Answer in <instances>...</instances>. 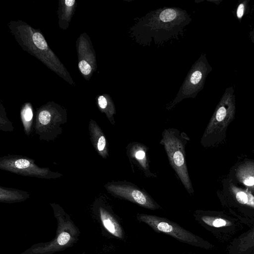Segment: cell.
<instances>
[{
  "label": "cell",
  "instance_id": "6da1fadb",
  "mask_svg": "<svg viewBox=\"0 0 254 254\" xmlns=\"http://www.w3.org/2000/svg\"><path fill=\"white\" fill-rule=\"evenodd\" d=\"M235 112V91L231 86L225 89L202 136L200 143L203 147L214 146L223 140Z\"/></svg>",
  "mask_w": 254,
  "mask_h": 254
},
{
  "label": "cell",
  "instance_id": "7a4b0ae2",
  "mask_svg": "<svg viewBox=\"0 0 254 254\" xmlns=\"http://www.w3.org/2000/svg\"><path fill=\"white\" fill-rule=\"evenodd\" d=\"M190 140L185 132L170 127L162 132L160 143L164 146L169 163L181 183L188 192L192 194L194 190L186 159V147Z\"/></svg>",
  "mask_w": 254,
  "mask_h": 254
},
{
  "label": "cell",
  "instance_id": "3957f363",
  "mask_svg": "<svg viewBox=\"0 0 254 254\" xmlns=\"http://www.w3.org/2000/svg\"><path fill=\"white\" fill-rule=\"evenodd\" d=\"M137 220L143 222L157 232L171 236L179 241L190 245L206 248L205 242L200 237L166 218L143 213H137Z\"/></svg>",
  "mask_w": 254,
  "mask_h": 254
},
{
  "label": "cell",
  "instance_id": "277c9868",
  "mask_svg": "<svg viewBox=\"0 0 254 254\" xmlns=\"http://www.w3.org/2000/svg\"><path fill=\"white\" fill-rule=\"evenodd\" d=\"M114 196L135 203L141 207L154 210L160 206L144 189L127 181L112 182L105 185Z\"/></svg>",
  "mask_w": 254,
  "mask_h": 254
},
{
  "label": "cell",
  "instance_id": "5b68a950",
  "mask_svg": "<svg viewBox=\"0 0 254 254\" xmlns=\"http://www.w3.org/2000/svg\"><path fill=\"white\" fill-rule=\"evenodd\" d=\"M0 168L23 176L39 178H56L62 176L58 173L51 172L48 168L39 167L31 159L19 156L1 158Z\"/></svg>",
  "mask_w": 254,
  "mask_h": 254
},
{
  "label": "cell",
  "instance_id": "8992f818",
  "mask_svg": "<svg viewBox=\"0 0 254 254\" xmlns=\"http://www.w3.org/2000/svg\"><path fill=\"white\" fill-rule=\"evenodd\" d=\"M126 148L132 170L136 167L145 177H157L156 174L151 171L149 148L147 146L138 142L132 141L128 143Z\"/></svg>",
  "mask_w": 254,
  "mask_h": 254
},
{
  "label": "cell",
  "instance_id": "52a82bcc",
  "mask_svg": "<svg viewBox=\"0 0 254 254\" xmlns=\"http://www.w3.org/2000/svg\"><path fill=\"white\" fill-rule=\"evenodd\" d=\"M89 131L92 143L98 154L103 158L109 156V149L106 136L97 123L91 121Z\"/></svg>",
  "mask_w": 254,
  "mask_h": 254
},
{
  "label": "cell",
  "instance_id": "ba28073f",
  "mask_svg": "<svg viewBox=\"0 0 254 254\" xmlns=\"http://www.w3.org/2000/svg\"><path fill=\"white\" fill-rule=\"evenodd\" d=\"M236 179L254 192V162L247 161L240 165L235 170Z\"/></svg>",
  "mask_w": 254,
  "mask_h": 254
},
{
  "label": "cell",
  "instance_id": "9c48e42d",
  "mask_svg": "<svg viewBox=\"0 0 254 254\" xmlns=\"http://www.w3.org/2000/svg\"><path fill=\"white\" fill-rule=\"evenodd\" d=\"M101 221L106 230L115 237L123 239L125 238L124 230L116 218L104 208H100Z\"/></svg>",
  "mask_w": 254,
  "mask_h": 254
},
{
  "label": "cell",
  "instance_id": "30bf717a",
  "mask_svg": "<svg viewBox=\"0 0 254 254\" xmlns=\"http://www.w3.org/2000/svg\"><path fill=\"white\" fill-rule=\"evenodd\" d=\"M228 188L231 195L239 203L254 208V195L251 192L232 183L229 185Z\"/></svg>",
  "mask_w": 254,
  "mask_h": 254
},
{
  "label": "cell",
  "instance_id": "8fae6325",
  "mask_svg": "<svg viewBox=\"0 0 254 254\" xmlns=\"http://www.w3.org/2000/svg\"><path fill=\"white\" fill-rule=\"evenodd\" d=\"M195 216L206 225L219 228L232 225L231 222L222 218L202 214L201 211H196Z\"/></svg>",
  "mask_w": 254,
  "mask_h": 254
},
{
  "label": "cell",
  "instance_id": "7c38bea8",
  "mask_svg": "<svg viewBox=\"0 0 254 254\" xmlns=\"http://www.w3.org/2000/svg\"><path fill=\"white\" fill-rule=\"evenodd\" d=\"M23 192L14 189L0 188V200L3 201H11L20 200L24 197Z\"/></svg>",
  "mask_w": 254,
  "mask_h": 254
},
{
  "label": "cell",
  "instance_id": "4fadbf2b",
  "mask_svg": "<svg viewBox=\"0 0 254 254\" xmlns=\"http://www.w3.org/2000/svg\"><path fill=\"white\" fill-rule=\"evenodd\" d=\"M33 112L30 107L26 106L22 111L21 119L24 131L27 135L30 133L33 121Z\"/></svg>",
  "mask_w": 254,
  "mask_h": 254
},
{
  "label": "cell",
  "instance_id": "5bb4252c",
  "mask_svg": "<svg viewBox=\"0 0 254 254\" xmlns=\"http://www.w3.org/2000/svg\"><path fill=\"white\" fill-rule=\"evenodd\" d=\"M249 1V0H241L238 3L235 10V15L237 19L239 21L240 23L241 22L243 16L247 12Z\"/></svg>",
  "mask_w": 254,
  "mask_h": 254
},
{
  "label": "cell",
  "instance_id": "9a60e30c",
  "mask_svg": "<svg viewBox=\"0 0 254 254\" xmlns=\"http://www.w3.org/2000/svg\"><path fill=\"white\" fill-rule=\"evenodd\" d=\"M253 245H254V229L241 239L239 246L242 250H246Z\"/></svg>",
  "mask_w": 254,
  "mask_h": 254
},
{
  "label": "cell",
  "instance_id": "2e32d148",
  "mask_svg": "<svg viewBox=\"0 0 254 254\" xmlns=\"http://www.w3.org/2000/svg\"><path fill=\"white\" fill-rule=\"evenodd\" d=\"M32 39L34 43L39 49L45 50L47 48V43L40 33H34L33 35Z\"/></svg>",
  "mask_w": 254,
  "mask_h": 254
},
{
  "label": "cell",
  "instance_id": "e0dca14e",
  "mask_svg": "<svg viewBox=\"0 0 254 254\" xmlns=\"http://www.w3.org/2000/svg\"><path fill=\"white\" fill-rule=\"evenodd\" d=\"M177 16L176 11L172 8H168L161 12L159 17L163 22H170L173 20Z\"/></svg>",
  "mask_w": 254,
  "mask_h": 254
},
{
  "label": "cell",
  "instance_id": "ac0fdd59",
  "mask_svg": "<svg viewBox=\"0 0 254 254\" xmlns=\"http://www.w3.org/2000/svg\"><path fill=\"white\" fill-rule=\"evenodd\" d=\"M79 68L82 74L85 75H88L91 71V67L85 61L82 60L78 64Z\"/></svg>",
  "mask_w": 254,
  "mask_h": 254
},
{
  "label": "cell",
  "instance_id": "d6986e66",
  "mask_svg": "<svg viewBox=\"0 0 254 254\" xmlns=\"http://www.w3.org/2000/svg\"><path fill=\"white\" fill-rule=\"evenodd\" d=\"M70 236L69 234L65 232L61 233L57 238V242L60 246H64L69 241Z\"/></svg>",
  "mask_w": 254,
  "mask_h": 254
},
{
  "label": "cell",
  "instance_id": "ffe728a7",
  "mask_svg": "<svg viewBox=\"0 0 254 254\" xmlns=\"http://www.w3.org/2000/svg\"><path fill=\"white\" fill-rule=\"evenodd\" d=\"M98 105L100 108L102 110H105L108 107V102L106 98L103 96H100L99 97L98 99Z\"/></svg>",
  "mask_w": 254,
  "mask_h": 254
},
{
  "label": "cell",
  "instance_id": "44dd1931",
  "mask_svg": "<svg viewBox=\"0 0 254 254\" xmlns=\"http://www.w3.org/2000/svg\"><path fill=\"white\" fill-rule=\"evenodd\" d=\"M65 2V4L66 6H72L74 2H75V0H65L64 1Z\"/></svg>",
  "mask_w": 254,
  "mask_h": 254
},
{
  "label": "cell",
  "instance_id": "7402d4cb",
  "mask_svg": "<svg viewBox=\"0 0 254 254\" xmlns=\"http://www.w3.org/2000/svg\"><path fill=\"white\" fill-rule=\"evenodd\" d=\"M250 38L251 41L254 45V27L252 31H251L250 33Z\"/></svg>",
  "mask_w": 254,
  "mask_h": 254
}]
</instances>
